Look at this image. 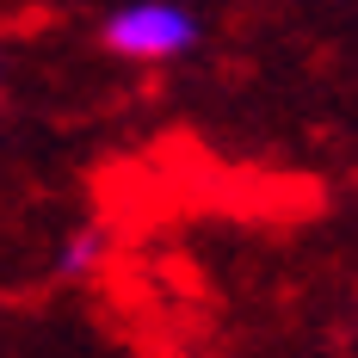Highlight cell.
Returning <instances> with one entry per match:
<instances>
[{"mask_svg":"<svg viewBox=\"0 0 358 358\" xmlns=\"http://www.w3.org/2000/svg\"><path fill=\"white\" fill-rule=\"evenodd\" d=\"M99 37H106V50L130 56V62H173L198 43V19L173 0H130L106 19Z\"/></svg>","mask_w":358,"mask_h":358,"instance_id":"obj_1","label":"cell"},{"mask_svg":"<svg viewBox=\"0 0 358 358\" xmlns=\"http://www.w3.org/2000/svg\"><path fill=\"white\" fill-rule=\"evenodd\" d=\"M99 259H106V235H99V229H80V235H69V241H62L56 272H62V278H87Z\"/></svg>","mask_w":358,"mask_h":358,"instance_id":"obj_2","label":"cell"}]
</instances>
